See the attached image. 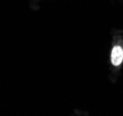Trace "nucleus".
Wrapping results in <instances>:
<instances>
[{
	"label": "nucleus",
	"instance_id": "nucleus-1",
	"mask_svg": "<svg viewBox=\"0 0 123 116\" xmlns=\"http://www.w3.org/2000/svg\"><path fill=\"white\" fill-rule=\"evenodd\" d=\"M123 62V49L121 46L116 45L111 51V63L114 66H118Z\"/></svg>",
	"mask_w": 123,
	"mask_h": 116
}]
</instances>
